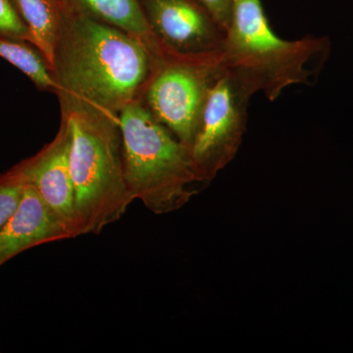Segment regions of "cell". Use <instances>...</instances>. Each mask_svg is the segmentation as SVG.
<instances>
[{
	"mask_svg": "<svg viewBox=\"0 0 353 353\" xmlns=\"http://www.w3.org/2000/svg\"><path fill=\"white\" fill-rule=\"evenodd\" d=\"M221 69L222 57L161 66L150 79L141 101L179 141L190 146L209 88Z\"/></svg>",
	"mask_w": 353,
	"mask_h": 353,
	"instance_id": "6",
	"label": "cell"
},
{
	"mask_svg": "<svg viewBox=\"0 0 353 353\" xmlns=\"http://www.w3.org/2000/svg\"><path fill=\"white\" fill-rule=\"evenodd\" d=\"M330 52L331 41L327 37L281 39L272 30L261 0H233L222 65L269 101H275L292 85L313 82Z\"/></svg>",
	"mask_w": 353,
	"mask_h": 353,
	"instance_id": "3",
	"label": "cell"
},
{
	"mask_svg": "<svg viewBox=\"0 0 353 353\" xmlns=\"http://www.w3.org/2000/svg\"><path fill=\"white\" fill-rule=\"evenodd\" d=\"M71 130L61 116L57 136L34 157L23 160L13 170L31 185L63 224L71 238L79 236L75 190L70 167Z\"/></svg>",
	"mask_w": 353,
	"mask_h": 353,
	"instance_id": "8",
	"label": "cell"
},
{
	"mask_svg": "<svg viewBox=\"0 0 353 353\" xmlns=\"http://www.w3.org/2000/svg\"><path fill=\"white\" fill-rule=\"evenodd\" d=\"M31 31L32 46L41 53L50 68L60 13V0H16Z\"/></svg>",
	"mask_w": 353,
	"mask_h": 353,
	"instance_id": "11",
	"label": "cell"
},
{
	"mask_svg": "<svg viewBox=\"0 0 353 353\" xmlns=\"http://www.w3.org/2000/svg\"><path fill=\"white\" fill-rule=\"evenodd\" d=\"M226 32L231 22L233 12V0H199Z\"/></svg>",
	"mask_w": 353,
	"mask_h": 353,
	"instance_id": "15",
	"label": "cell"
},
{
	"mask_svg": "<svg viewBox=\"0 0 353 353\" xmlns=\"http://www.w3.org/2000/svg\"><path fill=\"white\" fill-rule=\"evenodd\" d=\"M61 1L50 63L55 94L112 115L143 97L158 69L150 53L124 32Z\"/></svg>",
	"mask_w": 353,
	"mask_h": 353,
	"instance_id": "1",
	"label": "cell"
},
{
	"mask_svg": "<svg viewBox=\"0 0 353 353\" xmlns=\"http://www.w3.org/2000/svg\"><path fill=\"white\" fill-rule=\"evenodd\" d=\"M123 165L132 201L161 215L189 203L204 185L189 146L174 136L146 108L141 99L119 114Z\"/></svg>",
	"mask_w": 353,
	"mask_h": 353,
	"instance_id": "4",
	"label": "cell"
},
{
	"mask_svg": "<svg viewBox=\"0 0 353 353\" xmlns=\"http://www.w3.org/2000/svg\"><path fill=\"white\" fill-rule=\"evenodd\" d=\"M23 189L24 182L13 169L0 174V229L17 208Z\"/></svg>",
	"mask_w": 353,
	"mask_h": 353,
	"instance_id": "14",
	"label": "cell"
},
{
	"mask_svg": "<svg viewBox=\"0 0 353 353\" xmlns=\"http://www.w3.org/2000/svg\"><path fill=\"white\" fill-rule=\"evenodd\" d=\"M106 24L117 28L141 43L158 68L176 62L194 61L176 57L160 43L146 20L141 0H67Z\"/></svg>",
	"mask_w": 353,
	"mask_h": 353,
	"instance_id": "10",
	"label": "cell"
},
{
	"mask_svg": "<svg viewBox=\"0 0 353 353\" xmlns=\"http://www.w3.org/2000/svg\"><path fill=\"white\" fill-rule=\"evenodd\" d=\"M256 92L245 79L222 69L211 83L189 146L192 161L204 185L238 154L248 125L250 99Z\"/></svg>",
	"mask_w": 353,
	"mask_h": 353,
	"instance_id": "5",
	"label": "cell"
},
{
	"mask_svg": "<svg viewBox=\"0 0 353 353\" xmlns=\"http://www.w3.org/2000/svg\"><path fill=\"white\" fill-rule=\"evenodd\" d=\"M0 37L32 44L31 31L16 0H0Z\"/></svg>",
	"mask_w": 353,
	"mask_h": 353,
	"instance_id": "13",
	"label": "cell"
},
{
	"mask_svg": "<svg viewBox=\"0 0 353 353\" xmlns=\"http://www.w3.org/2000/svg\"><path fill=\"white\" fill-rule=\"evenodd\" d=\"M57 97L71 130L70 167L79 236L99 234L134 201L125 179L119 116Z\"/></svg>",
	"mask_w": 353,
	"mask_h": 353,
	"instance_id": "2",
	"label": "cell"
},
{
	"mask_svg": "<svg viewBox=\"0 0 353 353\" xmlns=\"http://www.w3.org/2000/svg\"><path fill=\"white\" fill-rule=\"evenodd\" d=\"M157 38L176 57L213 60L222 57L225 31L199 0H141Z\"/></svg>",
	"mask_w": 353,
	"mask_h": 353,
	"instance_id": "7",
	"label": "cell"
},
{
	"mask_svg": "<svg viewBox=\"0 0 353 353\" xmlns=\"http://www.w3.org/2000/svg\"><path fill=\"white\" fill-rule=\"evenodd\" d=\"M0 57L22 72L39 90L57 92V85L48 65L32 44L0 37Z\"/></svg>",
	"mask_w": 353,
	"mask_h": 353,
	"instance_id": "12",
	"label": "cell"
},
{
	"mask_svg": "<svg viewBox=\"0 0 353 353\" xmlns=\"http://www.w3.org/2000/svg\"><path fill=\"white\" fill-rule=\"evenodd\" d=\"M72 239L39 192L24 183L17 208L0 229V265L32 246Z\"/></svg>",
	"mask_w": 353,
	"mask_h": 353,
	"instance_id": "9",
	"label": "cell"
}]
</instances>
